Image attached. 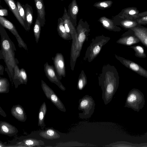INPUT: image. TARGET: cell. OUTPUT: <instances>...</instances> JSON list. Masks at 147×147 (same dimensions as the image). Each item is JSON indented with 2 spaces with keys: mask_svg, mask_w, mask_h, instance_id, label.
Segmentation results:
<instances>
[{
  "mask_svg": "<svg viewBox=\"0 0 147 147\" xmlns=\"http://www.w3.org/2000/svg\"><path fill=\"white\" fill-rule=\"evenodd\" d=\"M119 77L115 67L107 64L103 66L98 76V84L102 90V98L105 105L109 103L116 92Z\"/></svg>",
  "mask_w": 147,
  "mask_h": 147,
  "instance_id": "1",
  "label": "cell"
},
{
  "mask_svg": "<svg viewBox=\"0 0 147 147\" xmlns=\"http://www.w3.org/2000/svg\"><path fill=\"white\" fill-rule=\"evenodd\" d=\"M1 50L0 51V59H3L6 66L5 69L11 81H12L14 68L18 61L15 58V51H16L14 43L10 39L5 28L0 24Z\"/></svg>",
  "mask_w": 147,
  "mask_h": 147,
  "instance_id": "2",
  "label": "cell"
},
{
  "mask_svg": "<svg viewBox=\"0 0 147 147\" xmlns=\"http://www.w3.org/2000/svg\"><path fill=\"white\" fill-rule=\"evenodd\" d=\"M110 38L102 34L92 38L87 48L83 58L84 61L92 62L99 54L102 47L110 40Z\"/></svg>",
  "mask_w": 147,
  "mask_h": 147,
  "instance_id": "3",
  "label": "cell"
},
{
  "mask_svg": "<svg viewBox=\"0 0 147 147\" xmlns=\"http://www.w3.org/2000/svg\"><path fill=\"white\" fill-rule=\"evenodd\" d=\"M145 103L143 94L139 89L133 88L128 94L124 107L139 112L144 107Z\"/></svg>",
  "mask_w": 147,
  "mask_h": 147,
  "instance_id": "4",
  "label": "cell"
},
{
  "mask_svg": "<svg viewBox=\"0 0 147 147\" xmlns=\"http://www.w3.org/2000/svg\"><path fill=\"white\" fill-rule=\"evenodd\" d=\"M78 102V109L82 111L79 113V117L82 119L90 118L94 112L95 105L92 97L86 95L79 100Z\"/></svg>",
  "mask_w": 147,
  "mask_h": 147,
  "instance_id": "5",
  "label": "cell"
},
{
  "mask_svg": "<svg viewBox=\"0 0 147 147\" xmlns=\"http://www.w3.org/2000/svg\"><path fill=\"white\" fill-rule=\"evenodd\" d=\"M79 45V49L81 52L83 44L88 41L90 29V25L86 21H84L82 18L79 20L76 26Z\"/></svg>",
  "mask_w": 147,
  "mask_h": 147,
  "instance_id": "6",
  "label": "cell"
},
{
  "mask_svg": "<svg viewBox=\"0 0 147 147\" xmlns=\"http://www.w3.org/2000/svg\"><path fill=\"white\" fill-rule=\"evenodd\" d=\"M42 89L47 99L60 111L65 112L66 109L60 98L52 89L43 80L41 81Z\"/></svg>",
  "mask_w": 147,
  "mask_h": 147,
  "instance_id": "7",
  "label": "cell"
},
{
  "mask_svg": "<svg viewBox=\"0 0 147 147\" xmlns=\"http://www.w3.org/2000/svg\"><path fill=\"white\" fill-rule=\"evenodd\" d=\"M116 59L124 66L139 75L147 78V70L135 62L115 55Z\"/></svg>",
  "mask_w": 147,
  "mask_h": 147,
  "instance_id": "8",
  "label": "cell"
},
{
  "mask_svg": "<svg viewBox=\"0 0 147 147\" xmlns=\"http://www.w3.org/2000/svg\"><path fill=\"white\" fill-rule=\"evenodd\" d=\"M0 24L8 30L15 36L19 47L22 48L28 51L26 44L20 36L15 27L12 22L3 16H0Z\"/></svg>",
  "mask_w": 147,
  "mask_h": 147,
  "instance_id": "9",
  "label": "cell"
},
{
  "mask_svg": "<svg viewBox=\"0 0 147 147\" xmlns=\"http://www.w3.org/2000/svg\"><path fill=\"white\" fill-rule=\"evenodd\" d=\"M44 66L45 75L49 80L51 82L56 84L61 90H65V88L58 78L54 66L49 65L47 62L45 64Z\"/></svg>",
  "mask_w": 147,
  "mask_h": 147,
  "instance_id": "10",
  "label": "cell"
},
{
  "mask_svg": "<svg viewBox=\"0 0 147 147\" xmlns=\"http://www.w3.org/2000/svg\"><path fill=\"white\" fill-rule=\"evenodd\" d=\"M112 19L115 25L120 26L125 29H130L140 25L135 19L123 16L117 15L113 17Z\"/></svg>",
  "mask_w": 147,
  "mask_h": 147,
  "instance_id": "11",
  "label": "cell"
},
{
  "mask_svg": "<svg viewBox=\"0 0 147 147\" xmlns=\"http://www.w3.org/2000/svg\"><path fill=\"white\" fill-rule=\"evenodd\" d=\"M54 66L60 80L62 77L65 76V67L64 57L60 53L56 54L54 57H52Z\"/></svg>",
  "mask_w": 147,
  "mask_h": 147,
  "instance_id": "12",
  "label": "cell"
},
{
  "mask_svg": "<svg viewBox=\"0 0 147 147\" xmlns=\"http://www.w3.org/2000/svg\"><path fill=\"white\" fill-rule=\"evenodd\" d=\"M140 42V41L139 38L131 29L123 33L116 41L117 43L127 46H131Z\"/></svg>",
  "mask_w": 147,
  "mask_h": 147,
  "instance_id": "13",
  "label": "cell"
},
{
  "mask_svg": "<svg viewBox=\"0 0 147 147\" xmlns=\"http://www.w3.org/2000/svg\"><path fill=\"white\" fill-rule=\"evenodd\" d=\"M79 11V8L76 0H72L68 7V15L71 21L76 26L77 16Z\"/></svg>",
  "mask_w": 147,
  "mask_h": 147,
  "instance_id": "14",
  "label": "cell"
},
{
  "mask_svg": "<svg viewBox=\"0 0 147 147\" xmlns=\"http://www.w3.org/2000/svg\"><path fill=\"white\" fill-rule=\"evenodd\" d=\"M37 13V19L40 23L41 27H43L45 22V11L43 0H34Z\"/></svg>",
  "mask_w": 147,
  "mask_h": 147,
  "instance_id": "15",
  "label": "cell"
},
{
  "mask_svg": "<svg viewBox=\"0 0 147 147\" xmlns=\"http://www.w3.org/2000/svg\"><path fill=\"white\" fill-rule=\"evenodd\" d=\"M18 132L15 126L6 121H0V134L11 136L16 135Z\"/></svg>",
  "mask_w": 147,
  "mask_h": 147,
  "instance_id": "16",
  "label": "cell"
},
{
  "mask_svg": "<svg viewBox=\"0 0 147 147\" xmlns=\"http://www.w3.org/2000/svg\"><path fill=\"white\" fill-rule=\"evenodd\" d=\"M134 32L135 35L139 38L140 42L147 48V28L141 25L131 29Z\"/></svg>",
  "mask_w": 147,
  "mask_h": 147,
  "instance_id": "17",
  "label": "cell"
},
{
  "mask_svg": "<svg viewBox=\"0 0 147 147\" xmlns=\"http://www.w3.org/2000/svg\"><path fill=\"white\" fill-rule=\"evenodd\" d=\"M11 112L13 116L20 121L24 122L26 120L27 117L24 109L20 105L13 106Z\"/></svg>",
  "mask_w": 147,
  "mask_h": 147,
  "instance_id": "18",
  "label": "cell"
},
{
  "mask_svg": "<svg viewBox=\"0 0 147 147\" xmlns=\"http://www.w3.org/2000/svg\"><path fill=\"white\" fill-rule=\"evenodd\" d=\"M98 21L105 28L109 30L119 32L121 30V28L114 24L113 19L107 18L105 16L101 17Z\"/></svg>",
  "mask_w": 147,
  "mask_h": 147,
  "instance_id": "19",
  "label": "cell"
},
{
  "mask_svg": "<svg viewBox=\"0 0 147 147\" xmlns=\"http://www.w3.org/2000/svg\"><path fill=\"white\" fill-rule=\"evenodd\" d=\"M25 12V21L24 23L25 29L28 31L33 21V11L32 7L28 3L23 5Z\"/></svg>",
  "mask_w": 147,
  "mask_h": 147,
  "instance_id": "20",
  "label": "cell"
},
{
  "mask_svg": "<svg viewBox=\"0 0 147 147\" xmlns=\"http://www.w3.org/2000/svg\"><path fill=\"white\" fill-rule=\"evenodd\" d=\"M4 1L18 22L25 28V26L24 22L19 13L17 5L15 3L14 0H4Z\"/></svg>",
  "mask_w": 147,
  "mask_h": 147,
  "instance_id": "21",
  "label": "cell"
},
{
  "mask_svg": "<svg viewBox=\"0 0 147 147\" xmlns=\"http://www.w3.org/2000/svg\"><path fill=\"white\" fill-rule=\"evenodd\" d=\"M57 30L59 35L62 38L66 40H72L71 36L66 30L63 20L61 18H59L58 19Z\"/></svg>",
  "mask_w": 147,
  "mask_h": 147,
  "instance_id": "22",
  "label": "cell"
},
{
  "mask_svg": "<svg viewBox=\"0 0 147 147\" xmlns=\"http://www.w3.org/2000/svg\"><path fill=\"white\" fill-rule=\"evenodd\" d=\"M139 11L135 7H129L122 9L117 15L133 19L138 18Z\"/></svg>",
  "mask_w": 147,
  "mask_h": 147,
  "instance_id": "23",
  "label": "cell"
},
{
  "mask_svg": "<svg viewBox=\"0 0 147 147\" xmlns=\"http://www.w3.org/2000/svg\"><path fill=\"white\" fill-rule=\"evenodd\" d=\"M16 144L24 147H41L44 145V142L40 140L32 138H27L16 143Z\"/></svg>",
  "mask_w": 147,
  "mask_h": 147,
  "instance_id": "24",
  "label": "cell"
},
{
  "mask_svg": "<svg viewBox=\"0 0 147 147\" xmlns=\"http://www.w3.org/2000/svg\"><path fill=\"white\" fill-rule=\"evenodd\" d=\"M39 135L43 138L47 140H53L59 138L60 136L53 128H49L41 131Z\"/></svg>",
  "mask_w": 147,
  "mask_h": 147,
  "instance_id": "25",
  "label": "cell"
},
{
  "mask_svg": "<svg viewBox=\"0 0 147 147\" xmlns=\"http://www.w3.org/2000/svg\"><path fill=\"white\" fill-rule=\"evenodd\" d=\"M47 111L46 103L44 102L41 106L38 113V125L43 129L46 126L44 122L45 118Z\"/></svg>",
  "mask_w": 147,
  "mask_h": 147,
  "instance_id": "26",
  "label": "cell"
},
{
  "mask_svg": "<svg viewBox=\"0 0 147 147\" xmlns=\"http://www.w3.org/2000/svg\"><path fill=\"white\" fill-rule=\"evenodd\" d=\"M87 80L86 75L83 70H82L78 77L77 88L78 90H82L87 84Z\"/></svg>",
  "mask_w": 147,
  "mask_h": 147,
  "instance_id": "27",
  "label": "cell"
},
{
  "mask_svg": "<svg viewBox=\"0 0 147 147\" xmlns=\"http://www.w3.org/2000/svg\"><path fill=\"white\" fill-rule=\"evenodd\" d=\"M14 73L12 80L16 88L18 86L21 84L20 75V69L17 63L14 68Z\"/></svg>",
  "mask_w": 147,
  "mask_h": 147,
  "instance_id": "28",
  "label": "cell"
},
{
  "mask_svg": "<svg viewBox=\"0 0 147 147\" xmlns=\"http://www.w3.org/2000/svg\"><path fill=\"white\" fill-rule=\"evenodd\" d=\"M9 84L7 79L0 77V93H6L9 92Z\"/></svg>",
  "mask_w": 147,
  "mask_h": 147,
  "instance_id": "29",
  "label": "cell"
},
{
  "mask_svg": "<svg viewBox=\"0 0 147 147\" xmlns=\"http://www.w3.org/2000/svg\"><path fill=\"white\" fill-rule=\"evenodd\" d=\"M129 48L132 49L134 51L136 57L140 58H145L146 57L143 47L135 45L130 46Z\"/></svg>",
  "mask_w": 147,
  "mask_h": 147,
  "instance_id": "30",
  "label": "cell"
},
{
  "mask_svg": "<svg viewBox=\"0 0 147 147\" xmlns=\"http://www.w3.org/2000/svg\"><path fill=\"white\" fill-rule=\"evenodd\" d=\"M113 3L111 0L100 1L95 3L93 6L99 9H105L110 8Z\"/></svg>",
  "mask_w": 147,
  "mask_h": 147,
  "instance_id": "31",
  "label": "cell"
},
{
  "mask_svg": "<svg viewBox=\"0 0 147 147\" xmlns=\"http://www.w3.org/2000/svg\"><path fill=\"white\" fill-rule=\"evenodd\" d=\"M41 27L40 21L37 18L36 19L33 28L34 35L37 43H38L40 38Z\"/></svg>",
  "mask_w": 147,
  "mask_h": 147,
  "instance_id": "32",
  "label": "cell"
},
{
  "mask_svg": "<svg viewBox=\"0 0 147 147\" xmlns=\"http://www.w3.org/2000/svg\"><path fill=\"white\" fill-rule=\"evenodd\" d=\"M20 75L21 84H26L28 81L27 75L25 70L23 68L20 69Z\"/></svg>",
  "mask_w": 147,
  "mask_h": 147,
  "instance_id": "33",
  "label": "cell"
},
{
  "mask_svg": "<svg viewBox=\"0 0 147 147\" xmlns=\"http://www.w3.org/2000/svg\"><path fill=\"white\" fill-rule=\"evenodd\" d=\"M16 5L19 13L24 23L25 21V12L23 5L19 1L16 2Z\"/></svg>",
  "mask_w": 147,
  "mask_h": 147,
  "instance_id": "34",
  "label": "cell"
},
{
  "mask_svg": "<svg viewBox=\"0 0 147 147\" xmlns=\"http://www.w3.org/2000/svg\"><path fill=\"white\" fill-rule=\"evenodd\" d=\"M0 16H6L8 15L7 10L6 9L3 8L1 5L0 6Z\"/></svg>",
  "mask_w": 147,
  "mask_h": 147,
  "instance_id": "35",
  "label": "cell"
},
{
  "mask_svg": "<svg viewBox=\"0 0 147 147\" xmlns=\"http://www.w3.org/2000/svg\"><path fill=\"white\" fill-rule=\"evenodd\" d=\"M146 15H147V11L139 13L138 14V18Z\"/></svg>",
  "mask_w": 147,
  "mask_h": 147,
  "instance_id": "36",
  "label": "cell"
},
{
  "mask_svg": "<svg viewBox=\"0 0 147 147\" xmlns=\"http://www.w3.org/2000/svg\"><path fill=\"white\" fill-rule=\"evenodd\" d=\"M0 114L4 117H6L7 115L5 112L2 109L1 107H0Z\"/></svg>",
  "mask_w": 147,
  "mask_h": 147,
  "instance_id": "37",
  "label": "cell"
},
{
  "mask_svg": "<svg viewBox=\"0 0 147 147\" xmlns=\"http://www.w3.org/2000/svg\"><path fill=\"white\" fill-rule=\"evenodd\" d=\"M4 71V67L3 65H0V74L1 75H3V71Z\"/></svg>",
  "mask_w": 147,
  "mask_h": 147,
  "instance_id": "38",
  "label": "cell"
},
{
  "mask_svg": "<svg viewBox=\"0 0 147 147\" xmlns=\"http://www.w3.org/2000/svg\"><path fill=\"white\" fill-rule=\"evenodd\" d=\"M145 136L147 138V133L146 134Z\"/></svg>",
  "mask_w": 147,
  "mask_h": 147,
  "instance_id": "39",
  "label": "cell"
},
{
  "mask_svg": "<svg viewBox=\"0 0 147 147\" xmlns=\"http://www.w3.org/2000/svg\"><path fill=\"white\" fill-rule=\"evenodd\" d=\"M61 1H63L64 0H61Z\"/></svg>",
  "mask_w": 147,
  "mask_h": 147,
  "instance_id": "40",
  "label": "cell"
}]
</instances>
